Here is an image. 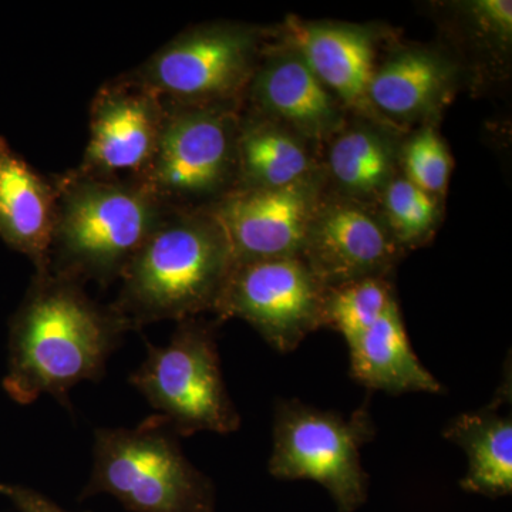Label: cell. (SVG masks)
Segmentation results:
<instances>
[{"instance_id": "obj_1", "label": "cell", "mask_w": 512, "mask_h": 512, "mask_svg": "<svg viewBox=\"0 0 512 512\" xmlns=\"http://www.w3.org/2000/svg\"><path fill=\"white\" fill-rule=\"evenodd\" d=\"M127 329L116 309L97 308L76 279L37 275L10 323L3 387L19 404L49 394L72 410L70 389L103 377L107 360Z\"/></svg>"}, {"instance_id": "obj_2", "label": "cell", "mask_w": 512, "mask_h": 512, "mask_svg": "<svg viewBox=\"0 0 512 512\" xmlns=\"http://www.w3.org/2000/svg\"><path fill=\"white\" fill-rule=\"evenodd\" d=\"M234 266L210 218L161 222L121 274L124 286L116 311L128 329L215 312Z\"/></svg>"}, {"instance_id": "obj_3", "label": "cell", "mask_w": 512, "mask_h": 512, "mask_svg": "<svg viewBox=\"0 0 512 512\" xmlns=\"http://www.w3.org/2000/svg\"><path fill=\"white\" fill-rule=\"evenodd\" d=\"M93 454L82 498L109 494L133 512H212L210 480L160 414L134 429L96 430Z\"/></svg>"}, {"instance_id": "obj_4", "label": "cell", "mask_w": 512, "mask_h": 512, "mask_svg": "<svg viewBox=\"0 0 512 512\" xmlns=\"http://www.w3.org/2000/svg\"><path fill=\"white\" fill-rule=\"evenodd\" d=\"M57 208L55 244L62 271L76 279L121 275L160 221L158 198L146 187L83 177Z\"/></svg>"}, {"instance_id": "obj_5", "label": "cell", "mask_w": 512, "mask_h": 512, "mask_svg": "<svg viewBox=\"0 0 512 512\" xmlns=\"http://www.w3.org/2000/svg\"><path fill=\"white\" fill-rule=\"evenodd\" d=\"M147 346L146 360L130 383L178 437L239 429L241 416L222 377L214 326L194 318L181 320L167 346Z\"/></svg>"}, {"instance_id": "obj_6", "label": "cell", "mask_w": 512, "mask_h": 512, "mask_svg": "<svg viewBox=\"0 0 512 512\" xmlns=\"http://www.w3.org/2000/svg\"><path fill=\"white\" fill-rule=\"evenodd\" d=\"M375 434L367 404L346 419L301 400H279L269 473L279 480L315 481L329 491L340 511L356 510L365 503L369 484L360 451Z\"/></svg>"}, {"instance_id": "obj_7", "label": "cell", "mask_w": 512, "mask_h": 512, "mask_svg": "<svg viewBox=\"0 0 512 512\" xmlns=\"http://www.w3.org/2000/svg\"><path fill=\"white\" fill-rule=\"evenodd\" d=\"M328 288L299 256L235 265L215 313L247 320L281 353L325 326Z\"/></svg>"}, {"instance_id": "obj_8", "label": "cell", "mask_w": 512, "mask_h": 512, "mask_svg": "<svg viewBox=\"0 0 512 512\" xmlns=\"http://www.w3.org/2000/svg\"><path fill=\"white\" fill-rule=\"evenodd\" d=\"M235 144L229 117L201 104L165 111L146 187L157 198L202 197L227 180Z\"/></svg>"}, {"instance_id": "obj_9", "label": "cell", "mask_w": 512, "mask_h": 512, "mask_svg": "<svg viewBox=\"0 0 512 512\" xmlns=\"http://www.w3.org/2000/svg\"><path fill=\"white\" fill-rule=\"evenodd\" d=\"M254 37L237 28L197 29L184 33L151 57L140 83L180 104L224 99L247 82Z\"/></svg>"}, {"instance_id": "obj_10", "label": "cell", "mask_w": 512, "mask_h": 512, "mask_svg": "<svg viewBox=\"0 0 512 512\" xmlns=\"http://www.w3.org/2000/svg\"><path fill=\"white\" fill-rule=\"evenodd\" d=\"M208 218L220 229L235 265H239L302 258L313 208L302 184L248 188L218 202Z\"/></svg>"}, {"instance_id": "obj_11", "label": "cell", "mask_w": 512, "mask_h": 512, "mask_svg": "<svg viewBox=\"0 0 512 512\" xmlns=\"http://www.w3.org/2000/svg\"><path fill=\"white\" fill-rule=\"evenodd\" d=\"M161 100L140 82L109 87L97 96L84 158L86 177L146 173L163 128Z\"/></svg>"}, {"instance_id": "obj_12", "label": "cell", "mask_w": 512, "mask_h": 512, "mask_svg": "<svg viewBox=\"0 0 512 512\" xmlns=\"http://www.w3.org/2000/svg\"><path fill=\"white\" fill-rule=\"evenodd\" d=\"M397 258L396 242L367 212L333 204L312 218L302 259L326 288L384 276Z\"/></svg>"}, {"instance_id": "obj_13", "label": "cell", "mask_w": 512, "mask_h": 512, "mask_svg": "<svg viewBox=\"0 0 512 512\" xmlns=\"http://www.w3.org/2000/svg\"><path fill=\"white\" fill-rule=\"evenodd\" d=\"M57 204L45 178L0 136V238L35 262L37 275L49 274L55 245Z\"/></svg>"}, {"instance_id": "obj_14", "label": "cell", "mask_w": 512, "mask_h": 512, "mask_svg": "<svg viewBox=\"0 0 512 512\" xmlns=\"http://www.w3.org/2000/svg\"><path fill=\"white\" fill-rule=\"evenodd\" d=\"M293 45L309 69L340 99L357 110L372 109V40L363 30L336 25L292 23Z\"/></svg>"}, {"instance_id": "obj_15", "label": "cell", "mask_w": 512, "mask_h": 512, "mask_svg": "<svg viewBox=\"0 0 512 512\" xmlns=\"http://www.w3.org/2000/svg\"><path fill=\"white\" fill-rule=\"evenodd\" d=\"M348 346L350 373L369 389L394 396L443 392L439 380L414 353L396 299L372 328Z\"/></svg>"}, {"instance_id": "obj_16", "label": "cell", "mask_w": 512, "mask_h": 512, "mask_svg": "<svg viewBox=\"0 0 512 512\" xmlns=\"http://www.w3.org/2000/svg\"><path fill=\"white\" fill-rule=\"evenodd\" d=\"M507 400L511 402V380L501 384L493 402L460 414L444 429V437L467 454L463 490L493 498L512 493V419L511 413H501Z\"/></svg>"}, {"instance_id": "obj_17", "label": "cell", "mask_w": 512, "mask_h": 512, "mask_svg": "<svg viewBox=\"0 0 512 512\" xmlns=\"http://www.w3.org/2000/svg\"><path fill=\"white\" fill-rule=\"evenodd\" d=\"M254 96L264 109L302 130L319 133L335 123L329 90L299 55L266 64L256 76Z\"/></svg>"}, {"instance_id": "obj_18", "label": "cell", "mask_w": 512, "mask_h": 512, "mask_svg": "<svg viewBox=\"0 0 512 512\" xmlns=\"http://www.w3.org/2000/svg\"><path fill=\"white\" fill-rule=\"evenodd\" d=\"M447 74L444 64L430 53H400L373 73L370 103L392 116H416L439 99Z\"/></svg>"}, {"instance_id": "obj_19", "label": "cell", "mask_w": 512, "mask_h": 512, "mask_svg": "<svg viewBox=\"0 0 512 512\" xmlns=\"http://www.w3.org/2000/svg\"><path fill=\"white\" fill-rule=\"evenodd\" d=\"M242 173L252 188H282L301 184L309 168L308 154L301 144L279 128L261 124L245 128L237 138Z\"/></svg>"}, {"instance_id": "obj_20", "label": "cell", "mask_w": 512, "mask_h": 512, "mask_svg": "<svg viewBox=\"0 0 512 512\" xmlns=\"http://www.w3.org/2000/svg\"><path fill=\"white\" fill-rule=\"evenodd\" d=\"M393 301L392 286L384 281V276L356 279L328 288L323 309L325 326L342 333L350 345L382 318Z\"/></svg>"}, {"instance_id": "obj_21", "label": "cell", "mask_w": 512, "mask_h": 512, "mask_svg": "<svg viewBox=\"0 0 512 512\" xmlns=\"http://www.w3.org/2000/svg\"><path fill=\"white\" fill-rule=\"evenodd\" d=\"M330 170L346 190L370 194L387 183L390 156L376 134L353 130L343 134L330 150Z\"/></svg>"}, {"instance_id": "obj_22", "label": "cell", "mask_w": 512, "mask_h": 512, "mask_svg": "<svg viewBox=\"0 0 512 512\" xmlns=\"http://www.w3.org/2000/svg\"><path fill=\"white\" fill-rule=\"evenodd\" d=\"M384 204L394 237L402 244L423 238L436 221L437 205L433 195L420 190L407 178L387 185Z\"/></svg>"}, {"instance_id": "obj_23", "label": "cell", "mask_w": 512, "mask_h": 512, "mask_svg": "<svg viewBox=\"0 0 512 512\" xmlns=\"http://www.w3.org/2000/svg\"><path fill=\"white\" fill-rule=\"evenodd\" d=\"M407 180L429 194L446 190L451 160L443 140L433 128L420 130L409 141L404 153Z\"/></svg>"}, {"instance_id": "obj_24", "label": "cell", "mask_w": 512, "mask_h": 512, "mask_svg": "<svg viewBox=\"0 0 512 512\" xmlns=\"http://www.w3.org/2000/svg\"><path fill=\"white\" fill-rule=\"evenodd\" d=\"M471 13L484 28L493 30L504 40L511 39L512 3L510 0H478L471 3Z\"/></svg>"}, {"instance_id": "obj_25", "label": "cell", "mask_w": 512, "mask_h": 512, "mask_svg": "<svg viewBox=\"0 0 512 512\" xmlns=\"http://www.w3.org/2000/svg\"><path fill=\"white\" fill-rule=\"evenodd\" d=\"M0 495L12 501L19 512H67L32 488L0 484Z\"/></svg>"}]
</instances>
